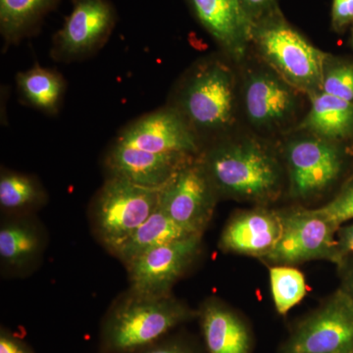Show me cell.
Instances as JSON below:
<instances>
[{
    "label": "cell",
    "mask_w": 353,
    "mask_h": 353,
    "mask_svg": "<svg viewBox=\"0 0 353 353\" xmlns=\"http://www.w3.org/2000/svg\"><path fill=\"white\" fill-rule=\"evenodd\" d=\"M194 158L183 153H153L116 143L108 157L112 176L130 182L161 190L179 169Z\"/></svg>",
    "instance_id": "5bb4252c"
},
{
    "label": "cell",
    "mask_w": 353,
    "mask_h": 353,
    "mask_svg": "<svg viewBox=\"0 0 353 353\" xmlns=\"http://www.w3.org/2000/svg\"><path fill=\"white\" fill-rule=\"evenodd\" d=\"M161 190L141 187L111 176L95 202V220L110 250L122 245L159 206Z\"/></svg>",
    "instance_id": "5b68a950"
},
{
    "label": "cell",
    "mask_w": 353,
    "mask_h": 353,
    "mask_svg": "<svg viewBox=\"0 0 353 353\" xmlns=\"http://www.w3.org/2000/svg\"><path fill=\"white\" fill-rule=\"evenodd\" d=\"M215 190L236 199L267 201L278 197L282 173L270 150L252 139L223 143L202 160Z\"/></svg>",
    "instance_id": "7a4b0ae2"
},
{
    "label": "cell",
    "mask_w": 353,
    "mask_h": 353,
    "mask_svg": "<svg viewBox=\"0 0 353 353\" xmlns=\"http://www.w3.org/2000/svg\"><path fill=\"white\" fill-rule=\"evenodd\" d=\"M0 353H34L31 348L12 334L1 330Z\"/></svg>",
    "instance_id": "f546056e"
},
{
    "label": "cell",
    "mask_w": 353,
    "mask_h": 353,
    "mask_svg": "<svg viewBox=\"0 0 353 353\" xmlns=\"http://www.w3.org/2000/svg\"><path fill=\"white\" fill-rule=\"evenodd\" d=\"M199 316L208 353H252V334L240 316L218 303L206 304Z\"/></svg>",
    "instance_id": "e0dca14e"
},
{
    "label": "cell",
    "mask_w": 353,
    "mask_h": 353,
    "mask_svg": "<svg viewBox=\"0 0 353 353\" xmlns=\"http://www.w3.org/2000/svg\"><path fill=\"white\" fill-rule=\"evenodd\" d=\"M338 243L341 260L353 255V224L339 229Z\"/></svg>",
    "instance_id": "4dcf8cb0"
},
{
    "label": "cell",
    "mask_w": 353,
    "mask_h": 353,
    "mask_svg": "<svg viewBox=\"0 0 353 353\" xmlns=\"http://www.w3.org/2000/svg\"><path fill=\"white\" fill-rule=\"evenodd\" d=\"M253 24L279 9L278 0H240Z\"/></svg>",
    "instance_id": "83f0119b"
},
{
    "label": "cell",
    "mask_w": 353,
    "mask_h": 353,
    "mask_svg": "<svg viewBox=\"0 0 353 353\" xmlns=\"http://www.w3.org/2000/svg\"><path fill=\"white\" fill-rule=\"evenodd\" d=\"M353 299L345 290L297 325L282 353H352Z\"/></svg>",
    "instance_id": "8992f818"
},
{
    "label": "cell",
    "mask_w": 353,
    "mask_h": 353,
    "mask_svg": "<svg viewBox=\"0 0 353 353\" xmlns=\"http://www.w3.org/2000/svg\"><path fill=\"white\" fill-rule=\"evenodd\" d=\"M41 192L29 176L15 173L2 174L0 179V204L2 208L15 209L34 203Z\"/></svg>",
    "instance_id": "cb8c5ba5"
},
{
    "label": "cell",
    "mask_w": 353,
    "mask_h": 353,
    "mask_svg": "<svg viewBox=\"0 0 353 353\" xmlns=\"http://www.w3.org/2000/svg\"><path fill=\"white\" fill-rule=\"evenodd\" d=\"M345 290L347 292L348 294L353 299V269L350 272V274H348L347 287H345Z\"/></svg>",
    "instance_id": "1f68e13d"
},
{
    "label": "cell",
    "mask_w": 353,
    "mask_h": 353,
    "mask_svg": "<svg viewBox=\"0 0 353 353\" xmlns=\"http://www.w3.org/2000/svg\"><path fill=\"white\" fill-rule=\"evenodd\" d=\"M352 43L353 46V24H352Z\"/></svg>",
    "instance_id": "d6a6232c"
},
{
    "label": "cell",
    "mask_w": 353,
    "mask_h": 353,
    "mask_svg": "<svg viewBox=\"0 0 353 353\" xmlns=\"http://www.w3.org/2000/svg\"><path fill=\"white\" fill-rule=\"evenodd\" d=\"M297 130L336 143L353 136V103L320 92Z\"/></svg>",
    "instance_id": "ac0fdd59"
},
{
    "label": "cell",
    "mask_w": 353,
    "mask_h": 353,
    "mask_svg": "<svg viewBox=\"0 0 353 353\" xmlns=\"http://www.w3.org/2000/svg\"><path fill=\"white\" fill-rule=\"evenodd\" d=\"M316 210L339 228L343 223L353 220V181L333 201Z\"/></svg>",
    "instance_id": "484cf974"
},
{
    "label": "cell",
    "mask_w": 353,
    "mask_h": 353,
    "mask_svg": "<svg viewBox=\"0 0 353 353\" xmlns=\"http://www.w3.org/2000/svg\"><path fill=\"white\" fill-rule=\"evenodd\" d=\"M59 0H0V31L7 43H17L38 28Z\"/></svg>",
    "instance_id": "ffe728a7"
},
{
    "label": "cell",
    "mask_w": 353,
    "mask_h": 353,
    "mask_svg": "<svg viewBox=\"0 0 353 353\" xmlns=\"http://www.w3.org/2000/svg\"><path fill=\"white\" fill-rule=\"evenodd\" d=\"M201 234L157 246L139 255L129 269L132 292L139 296L169 294L172 285L182 275L201 245Z\"/></svg>",
    "instance_id": "30bf717a"
},
{
    "label": "cell",
    "mask_w": 353,
    "mask_h": 353,
    "mask_svg": "<svg viewBox=\"0 0 353 353\" xmlns=\"http://www.w3.org/2000/svg\"><path fill=\"white\" fill-rule=\"evenodd\" d=\"M196 314L167 296L134 294L111 311L102 327L104 353H134L154 345L179 325Z\"/></svg>",
    "instance_id": "3957f363"
},
{
    "label": "cell",
    "mask_w": 353,
    "mask_h": 353,
    "mask_svg": "<svg viewBox=\"0 0 353 353\" xmlns=\"http://www.w3.org/2000/svg\"><path fill=\"white\" fill-rule=\"evenodd\" d=\"M284 215L264 208L245 211L228 223L220 245L225 252L265 259L280 240Z\"/></svg>",
    "instance_id": "2e32d148"
},
{
    "label": "cell",
    "mask_w": 353,
    "mask_h": 353,
    "mask_svg": "<svg viewBox=\"0 0 353 353\" xmlns=\"http://www.w3.org/2000/svg\"><path fill=\"white\" fill-rule=\"evenodd\" d=\"M353 353V352H352Z\"/></svg>",
    "instance_id": "836d02e7"
},
{
    "label": "cell",
    "mask_w": 353,
    "mask_h": 353,
    "mask_svg": "<svg viewBox=\"0 0 353 353\" xmlns=\"http://www.w3.org/2000/svg\"><path fill=\"white\" fill-rule=\"evenodd\" d=\"M204 29L234 59H243L252 43L253 23L240 0H190Z\"/></svg>",
    "instance_id": "9a60e30c"
},
{
    "label": "cell",
    "mask_w": 353,
    "mask_h": 353,
    "mask_svg": "<svg viewBox=\"0 0 353 353\" xmlns=\"http://www.w3.org/2000/svg\"><path fill=\"white\" fill-rule=\"evenodd\" d=\"M290 192L309 199L328 189L340 176L343 154L336 143L307 134L292 139L285 148Z\"/></svg>",
    "instance_id": "9c48e42d"
},
{
    "label": "cell",
    "mask_w": 353,
    "mask_h": 353,
    "mask_svg": "<svg viewBox=\"0 0 353 353\" xmlns=\"http://www.w3.org/2000/svg\"><path fill=\"white\" fill-rule=\"evenodd\" d=\"M158 206L152 213L114 252L126 265L139 255L157 246L183 240L192 236Z\"/></svg>",
    "instance_id": "d6986e66"
},
{
    "label": "cell",
    "mask_w": 353,
    "mask_h": 353,
    "mask_svg": "<svg viewBox=\"0 0 353 353\" xmlns=\"http://www.w3.org/2000/svg\"><path fill=\"white\" fill-rule=\"evenodd\" d=\"M134 353H196V350L181 341L170 340L155 343L154 345Z\"/></svg>",
    "instance_id": "f1b7e54d"
},
{
    "label": "cell",
    "mask_w": 353,
    "mask_h": 353,
    "mask_svg": "<svg viewBox=\"0 0 353 353\" xmlns=\"http://www.w3.org/2000/svg\"><path fill=\"white\" fill-rule=\"evenodd\" d=\"M321 92L353 103V64L334 63L329 59L325 68Z\"/></svg>",
    "instance_id": "d4e9b609"
},
{
    "label": "cell",
    "mask_w": 353,
    "mask_h": 353,
    "mask_svg": "<svg viewBox=\"0 0 353 353\" xmlns=\"http://www.w3.org/2000/svg\"><path fill=\"white\" fill-rule=\"evenodd\" d=\"M252 43L269 68L309 99L322 90L329 55L285 19L280 9L253 24Z\"/></svg>",
    "instance_id": "6da1fadb"
},
{
    "label": "cell",
    "mask_w": 353,
    "mask_h": 353,
    "mask_svg": "<svg viewBox=\"0 0 353 353\" xmlns=\"http://www.w3.org/2000/svg\"><path fill=\"white\" fill-rule=\"evenodd\" d=\"M269 274L276 310L279 314L285 315L305 296V278L301 271L285 265L272 267Z\"/></svg>",
    "instance_id": "7402d4cb"
},
{
    "label": "cell",
    "mask_w": 353,
    "mask_h": 353,
    "mask_svg": "<svg viewBox=\"0 0 353 353\" xmlns=\"http://www.w3.org/2000/svg\"><path fill=\"white\" fill-rule=\"evenodd\" d=\"M296 92L273 71L250 74L243 88L248 120L259 129H278L296 113Z\"/></svg>",
    "instance_id": "4fadbf2b"
},
{
    "label": "cell",
    "mask_w": 353,
    "mask_h": 353,
    "mask_svg": "<svg viewBox=\"0 0 353 353\" xmlns=\"http://www.w3.org/2000/svg\"><path fill=\"white\" fill-rule=\"evenodd\" d=\"M16 81L21 95L28 103L43 112H57L65 90V82L60 74L34 65L18 74Z\"/></svg>",
    "instance_id": "44dd1931"
},
{
    "label": "cell",
    "mask_w": 353,
    "mask_h": 353,
    "mask_svg": "<svg viewBox=\"0 0 353 353\" xmlns=\"http://www.w3.org/2000/svg\"><path fill=\"white\" fill-rule=\"evenodd\" d=\"M339 229L316 209L289 213L284 215L280 240L264 259L282 265L314 259L341 263L343 260L339 252Z\"/></svg>",
    "instance_id": "52a82bcc"
},
{
    "label": "cell",
    "mask_w": 353,
    "mask_h": 353,
    "mask_svg": "<svg viewBox=\"0 0 353 353\" xmlns=\"http://www.w3.org/2000/svg\"><path fill=\"white\" fill-rule=\"evenodd\" d=\"M215 189L203 162L192 158L160 192L159 206L192 234H202L214 209Z\"/></svg>",
    "instance_id": "ba28073f"
},
{
    "label": "cell",
    "mask_w": 353,
    "mask_h": 353,
    "mask_svg": "<svg viewBox=\"0 0 353 353\" xmlns=\"http://www.w3.org/2000/svg\"><path fill=\"white\" fill-rule=\"evenodd\" d=\"M38 248V238L28 227L11 225L0 231V257L6 263H25L34 256Z\"/></svg>",
    "instance_id": "603a6c76"
},
{
    "label": "cell",
    "mask_w": 353,
    "mask_h": 353,
    "mask_svg": "<svg viewBox=\"0 0 353 353\" xmlns=\"http://www.w3.org/2000/svg\"><path fill=\"white\" fill-rule=\"evenodd\" d=\"M115 23V9L108 0H75L55 36L53 54L73 60L94 52L108 41Z\"/></svg>",
    "instance_id": "8fae6325"
},
{
    "label": "cell",
    "mask_w": 353,
    "mask_h": 353,
    "mask_svg": "<svg viewBox=\"0 0 353 353\" xmlns=\"http://www.w3.org/2000/svg\"><path fill=\"white\" fill-rule=\"evenodd\" d=\"M172 106L196 132L225 131L234 122L236 80L232 69L220 60H208L190 72Z\"/></svg>",
    "instance_id": "277c9868"
},
{
    "label": "cell",
    "mask_w": 353,
    "mask_h": 353,
    "mask_svg": "<svg viewBox=\"0 0 353 353\" xmlns=\"http://www.w3.org/2000/svg\"><path fill=\"white\" fill-rule=\"evenodd\" d=\"M332 27L336 32H343L353 24V0H333Z\"/></svg>",
    "instance_id": "4316f807"
},
{
    "label": "cell",
    "mask_w": 353,
    "mask_h": 353,
    "mask_svg": "<svg viewBox=\"0 0 353 353\" xmlns=\"http://www.w3.org/2000/svg\"><path fill=\"white\" fill-rule=\"evenodd\" d=\"M116 143L153 153L199 152V138L185 118L172 106L159 109L125 128Z\"/></svg>",
    "instance_id": "7c38bea8"
}]
</instances>
